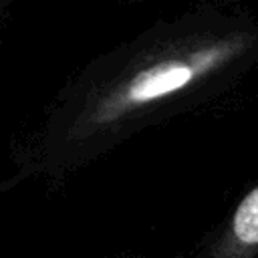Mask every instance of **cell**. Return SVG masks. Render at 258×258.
<instances>
[{
    "instance_id": "cell-1",
    "label": "cell",
    "mask_w": 258,
    "mask_h": 258,
    "mask_svg": "<svg viewBox=\"0 0 258 258\" xmlns=\"http://www.w3.org/2000/svg\"><path fill=\"white\" fill-rule=\"evenodd\" d=\"M234 234L244 244L258 242V187L250 191L238 206L234 216Z\"/></svg>"
}]
</instances>
